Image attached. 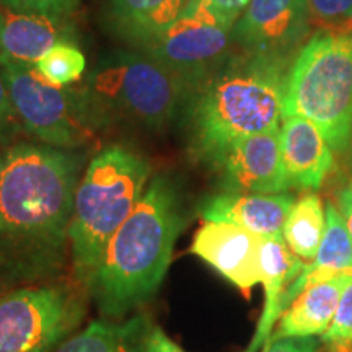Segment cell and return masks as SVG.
I'll list each match as a JSON object with an SVG mask.
<instances>
[{
    "label": "cell",
    "instance_id": "cell-3",
    "mask_svg": "<svg viewBox=\"0 0 352 352\" xmlns=\"http://www.w3.org/2000/svg\"><path fill=\"white\" fill-rule=\"evenodd\" d=\"M290 64L243 51L228 57L186 101L192 155L212 164L236 140L279 129Z\"/></svg>",
    "mask_w": 352,
    "mask_h": 352
},
{
    "label": "cell",
    "instance_id": "cell-1",
    "mask_svg": "<svg viewBox=\"0 0 352 352\" xmlns=\"http://www.w3.org/2000/svg\"><path fill=\"white\" fill-rule=\"evenodd\" d=\"M85 153L39 142L0 148V285L60 279Z\"/></svg>",
    "mask_w": 352,
    "mask_h": 352
},
{
    "label": "cell",
    "instance_id": "cell-22",
    "mask_svg": "<svg viewBox=\"0 0 352 352\" xmlns=\"http://www.w3.org/2000/svg\"><path fill=\"white\" fill-rule=\"evenodd\" d=\"M38 72L57 87H70L85 74L87 59L77 44H57L34 65Z\"/></svg>",
    "mask_w": 352,
    "mask_h": 352
},
{
    "label": "cell",
    "instance_id": "cell-11",
    "mask_svg": "<svg viewBox=\"0 0 352 352\" xmlns=\"http://www.w3.org/2000/svg\"><path fill=\"white\" fill-rule=\"evenodd\" d=\"M279 129L236 140L212 162L223 191L254 195L287 192L290 183L280 153Z\"/></svg>",
    "mask_w": 352,
    "mask_h": 352
},
{
    "label": "cell",
    "instance_id": "cell-2",
    "mask_svg": "<svg viewBox=\"0 0 352 352\" xmlns=\"http://www.w3.org/2000/svg\"><path fill=\"white\" fill-rule=\"evenodd\" d=\"M186 222L178 182L168 173L153 175L139 204L109 240L87 285L88 298L103 318L124 320L152 300Z\"/></svg>",
    "mask_w": 352,
    "mask_h": 352
},
{
    "label": "cell",
    "instance_id": "cell-24",
    "mask_svg": "<svg viewBox=\"0 0 352 352\" xmlns=\"http://www.w3.org/2000/svg\"><path fill=\"white\" fill-rule=\"evenodd\" d=\"M320 340L328 352H352V277L347 280L331 324Z\"/></svg>",
    "mask_w": 352,
    "mask_h": 352
},
{
    "label": "cell",
    "instance_id": "cell-30",
    "mask_svg": "<svg viewBox=\"0 0 352 352\" xmlns=\"http://www.w3.org/2000/svg\"><path fill=\"white\" fill-rule=\"evenodd\" d=\"M336 208L342 215V219H344L347 230H349L352 236V186H347L340 192Z\"/></svg>",
    "mask_w": 352,
    "mask_h": 352
},
{
    "label": "cell",
    "instance_id": "cell-29",
    "mask_svg": "<svg viewBox=\"0 0 352 352\" xmlns=\"http://www.w3.org/2000/svg\"><path fill=\"white\" fill-rule=\"evenodd\" d=\"M145 352H184L170 336L157 324L151 323L145 334Z\"/></svg>",
    "mask_w": 352,
    "mask_h": 352
},
{
    "label": "cell",
    "instance_id": "cell-21",
    "mask_svg": "<svg viewBox=\"0 0 352 352\" xmlns=\"http://www.w3.org/2000/svg\"><path fill=\"white\" fill-rule=\"evenodd\" d=\"M327 228V210L315 192L294 202L284 226V241L296 256L305 263L314 261Z\"/></svg>",
    "mask_w": 352,
    "mask_h": 352
},
{
    "label": "cell",
    "instance_id": "cell-25",
    "mask_svg": "<svg viewBox=\"0 0 352 352\" xmlns=\"http://www.w3.org/2000/svg\"><path fill=\"white\" fill-rule=\"evenodd\" d=\"M21 132H25L23 126H21L19 114L13 107L6 77L0 69V148L19 142Z\"/></svg>",
    "mask_w": 352,
    "mask_h": 352
},
{
    "label": "cell",
    "instance_id": "cell-18",
    "mask_svg": "<svg viewBox=\"0 0 352 352\" xmlns=\"http://www.w3.org/2000/svg\"><path fill=\"white\" fill-rule=\"evenodd\" d=\"M351 277L341 276L308 285L277 320L267 341L321 336L331 324Z\"/></svg>",
    "mask_w": 352,
    "mask_h": 352
},
{
    "label": "cell",
    "instance_id": "cell-16",
    "mask_svg": "<svg viewBox=\"0 0 352 352\" xmlns=\"http://www.w3.org/2000/svg\"><path fill=\"white\" fill-rule=\"evenodd\" d=\"M305 261L296 256L284 240L264 239L261 248V280L264 285V307L256 331L243 352H259L272 334L277 320L284 314L285 290L300 276Z\"/></svg>",
    "mask_w": 352,
    "mask_h": 352
},
{
    "label": "cell",
    "instance_id": "cell-5",
    "mask_svg": "<svg viewBox=\"0 0 352 352\" xmlns=\"http://www.w3.org/2000/svg\"><path fill=\"white\" fill-rule=\"evenodd\" d=\"M80 91L100 129L127 124L151 132L164 131L189 98L179 78L134 47L100 56Z\"/></svg>",
    "mask_w": 352,
    "mask_h": 352
},
{
    "label": "cell",
    "instance_id": "cell-15",
    "mask_svg": "<svg viewBox=\"0 0 352 352\" xmlns=\"http://www.w3.org/2000/svg\"><path fill=\"white\" fill-rule=\"evenodd\" d=\"M280 153L290 188L315 191L333 170V148L314 122L302 116L284 118L279 129Z\"/></svg>",
    "mask_w": 352,
    "mask_h": 352
},
{
    "label": "cell",
    "instance_id": "cell-27",
    "mask_svg": "<svg viewBox=\"0 0 352 352\" xmlns=\"http://www.w3.org/2000/svg\"><path fill=\"white\" fill-rule=\"evenodd\" d=\"M191 2L201 7L202 10L209 12L220 23L233 30V26L248 7L250 0H191Z\"/></svg>",
    "mask_w": 352,
    "mask_h": 352
},
{
    "label": "cell",
    "instance_id": "cell-17",
    "mask_svg": "<svg viewBox=\"0 0 352 352\" xmlns=\"http://www.w3.org/2000/svg\"><path fill=\"white\" fill-rule=\"evenodd\" d=\"M191 0H107L108 26L134 50H142L175 23Z\"/></svg>",
    "mask_w": 352,
    "mask_h": 352
},
{
    "label": "cell",
    "instance_id": "cell-13",
    "mask_svg": "<svg viewBox=\"0 0 352 352\" xmlns=\"http://www.w3.org/2000/svg\"><path fill=\"white\" fill-rule=\"evenodd\" d=\"M78 44L72 16L26 13L0 6V65H36L57 44Z\"/></svg>",
    "mask_w": 352,
    "mask_h": 352
},
{
    "label": "cell",
    "instance_id": "cell-7",
    "mask_svg": "<svg viewBox=\"0 0 352 352\" xmlns=\"http://www.w3.org/2000/svg\"><path fill=\"white\" fill-rule=\"evenodd\" d=\"M76 279L8 289L0 296V352H56L87 315Z\"/></svg>",
    "mask_w": 352,
    "mask_h": 352
},
{
    "label": "cell",
    "instance_id": "cell-9",
    "mask_svg": "<svg viewBox=\"0 0 352 352\" xmlns=\"http://www.w3.org/2000/svg\"><path fill=\"white\" fill-rule=\"evenodd\" d=\"M233 44L232 28L191 2L175 23L140 51L179 78L191 96L202 82L226 64L233 54Z\"/></svg>",
    "mask_w": 352,
    "mask_h": 352
},
{
    "label": "cell",
    "instance_id": "cell-6",
    "mask_svg": "<svg viewBox=\"0 0 352 352\" xmlns=\"http://www.w3.org/2000/svg\"><path fill=\"white\" fill-rule=\"evenodd\" d=\"M302 116L334 152L352 139V32H315L289 67L284 118Z\"/></svg>",
    "mask_w": 352,
    "mask_h": 352
},
{
    "label": "cell",
    "instance_id": "cell-4",
    "mask_svg": "<svg viewBox=\"0 0 352 352\" xmlns=\"http://www.w3.org/2000/svg\"><path fill=\"white\" fill-rule=\"evenodd\" d=\"M152 176L151 162L127 145H108L88 162L69 232L74 279L85 290L109 240L139 204Z\"/></svg>",
    "mask_w": 352,
    "mask_h": 352
},
{
    "label": "cell",
    "instance_id": "cell-12",
    "mask_svg": "<svg viewBox=\"0 0 352 352\" xmlns=\"http://www.w3.org/2000/svg\"><path fill=\"white\" fill-rule=\"evenodd\" d=\"M263 236L226 222H204L189 252L248 296L261 280Z\"/></svg>",
    "mask_w": 352,
    "mask_h": 352
},
{
    "label": "cell",
    "instance_id": "cell-19",
    "mask_svg": "<svg viewBox=\"0 0 352 352\" xmlns=\"http://www.w3.org/2000/svg\"><path fill=\"white\" fill-rule=\"evenodd\" d=\"M327 228L314 261L307 263L300 276L289 285L294 297L300 296L308 285L334 279L352 277V236L347 230L344 219L333 202L324 204Z\"/></svg>",
    "mask_w": 352,
    "mask_h": 352
},
{
    "label": "cell",
    "instance_id": "cell-8",
    "mask_svg": "<svg viewBox=\"0 0 352 352\" xmlns=\"http://www.w3.org/2000/svg\"><path fill=\"white\" fill-rule=\"evenodd\" d=\"M23 131L33 140L63 151H80L98 134L80 87H57L34 65H0Z\"/></svg>",
    "mask_w": 352,
    "mask_h": 352
},
{
    "label": "cell",
    "instance_id": "cell-23",
    "mask_svg": "<svg viewBox=\"0 0 352 352\" xmlns=\"http://www.w3.org/2000/svg\"><path fill=\"white\" fill-rule=\"evenodd\" d=\"M315 32H352V0H307Z\"/></svg>",
    "mask_w": 352,
    "mask_h": 352
},
{
    "label": "cell",
    "instance_id": "cell-14",
    "mask_svg": "<svg viewBox=\"0 0 352 352\" xmlns=\"http://www.w3.org/2000/svg\"><path fill=\"white\" fill-rule=\"evenodd\" d=\"M296 197L289 192L254 195L222 191L204 197L197 214L204 222H226L263 239L284 240V226Z\"/></svg>",
    "mask_w": 352,
    "mask_h": 352
},
{
    "label": "cell",
    "instance_id": "cell-20",
    "mask_svg": "<svg viewBox=\"0 0 352 352\" xmlns=\"http://www.w3.org/2000/svg\"><path fill=\"white\" fill-rule=\"evenodd\" d=\"M151 323L145 315L95 320L65 340L56 352H145V334Z\"/></svg>",
    "mask_w": 352,
    "mask_h": 352
},
{
    "label": "cell",
    "instance_id": "cell-26",
    "mask_svg": "<svg viewBox=\"0 0 352 352\" xmlns=\"http://www.w3.org/2000/svg\"><path fill=\"white\" fill-rule=\"evenodd\" d=\"M80 0H0V6L26 13L72 16Z\"/></svg>",
    "mask_w": 352,
    "mask_h": 352
},
{
    "label": "cell",
    "instance_id": "cell-10",
    "mask_svg": "<svg viewBox=\"0 0 352 352\" xmlns=\"http://www.w3.org/2000/svg\"><path fill=\"white\" fill-rule=\"evenodd\" d=\"M232 33L240 51L292 63L311 36L307 0H250Z\"/></svg>",
    "mask_w": 352,
    "mask_h": 352
},
{
    "label": "cell",
    "instance_id": "cell-28",
    "mask_svg": "<svg viewBox=\"0 0 352 352\" xmlns=\"http://www.w3.org/2000/svg\"><path fill=\"white\" fill-rule=\"evenodd\" d=\"M259 352H321L315 338H283L267 341Z\"/></svg>",
    "mask_w": 352,
    "mask_h": 352
}]
</instances>
